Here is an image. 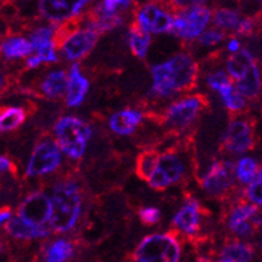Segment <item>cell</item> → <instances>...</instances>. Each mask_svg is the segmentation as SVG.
<instances>
[{"label":"cell","instance_id":"cell-9","mask_svg":"<svg viewBox=\"0 0 262 262\" xmlns=\"http://www.w3.org/2000/svg\"><path fill=\"white\" fill-rule=\"evenodd\" d=\"M186 171L185 162L177 154H159L156 170L148 178V185L156 190H163L182 180Z\"/></svg>","mask_w":262,"mask_h":262},{"label":"cell","instance_id":"cell-15","mask_svg":"<svg viewBox=\"0 0 262 262\" xmlns=\"http://www.w3.org/2000/svg\"><path fill=\"white\" fill-rule=\"evenodd\" d=\"M225 147L228 151L241 154L252 150L254 146V131L252 124L244 119L231 122L224 138Z\"/></svg>","mask_w":262,"mask_h":262},{"label":"cell","instance_id":"cell-4","mask_svg":"<svg viewBox=\"0 0 262 262\" xmlns=\"http://www.w3.org/2000/svg\"><path fill=\"white\" fill-rule=\"evenodd\" d=\"M228 73L235 80L237 91L245 98H257L261 93V76L254 58L248 50L241 49L228 59Z\"/></svg>","mask_w":262,"mask_h":262},{"label":"cell","instance_id":"cell-44","mask_svg":"<svg viewBox=\"0 0 262 262\" xmlns=\"http://www.w3.org/2000/svg\"><path fill=\"white\" fill-rule=\"evenodd\" d=\"M214 262H228V261H224V259H218V261H214Z\"/></svg>","mask_w":262,"mask_h":262},{"label":"cell","instance_id":"cell-17","mask_svg":"<svg viewBox=\"0 0 262 262\" xmlns=\"http://www.w3.org/2000/svg\"><path fill=\"white\" fill-rule=\"evenodd\" d=\"M87 2H69V0H41L39 2L40 14L52 21L69 20L71 17L78 16L80 11L86 7Z\"/></svg>","mask_w":262,"mask_h":262},{"label":"cell","instance_id":"cell-18","mask_svg":"<svg viewBox=\"0 0 262 262\" xmlns=\"http://www.w3.org/2000/svg\"><path fill=\"white\" fill-rule=\"evenodd\" d=\"M201 224V207L198 202L189 200L186 204L181 207L180 210L172 218V225L177 230L182 231L183 234L194 235L200 229Z\"/></svg>","mask_w":262,"mask_h":262},{"label":"cell","instance_id":"cell-10","mask_svg":"<svg viewBox=\"0 0 262 262\" xmlns=\"http://www.w3.org/2000/svg\"><path fill=\"white\" fill-rule=\"evenodd\" d=\"M51 214V201L47 194L41 191H35L27 195L19 206L17 217L27 224L45 228L46 222H49Z\"/></svg>","mask_w":262,"mask_h":262},{"label":"cell","instance_id":"cell-5","mask_svg":"<svg viewBox=\"0 0 262 262\" xmlns=\"http://www.w3.org/2000/svg\"><path fill=\"white\" fill-rule=\"evenodd\" d=\"M181 244L171 233L147 235L134 250L133 262H180Z\"/></svg>","mask_w":262,"mask_h":262},{"label":"cell","instance_id":"cell-43","mask_svg":"<svg viewBox=\"0 0 262 262\" xmlns=\"http://www.w3.org/2000/svg\"><path fill=\"white\" fill-rule=\"evenodd\" d=\"M195 262H207V261H205V259H196Z\"/></svg>","mask_w":262,"mask_h":262},{"label":"cell","instance_id":"cell-22","mask_svg":"<svg viewBox=\"0 0 262 262\" xmlns=\"http://www.w3.org/2000/svg\"><path fill=\"white\" fill-rule=\"evenodd\" d=\"M254 248L246 242L231 239L221 249V259L228 262H252Z\"/></svg>","mask_w":262,"mask_h":262},{"label":"cell","instance_id":"cell-35","mask_svg":"<svg viewBox=\"0 0 262 262\" xmlns=\"http://www.w3.org/2000/svg\"><path fill=\"white\" fill-rule=\"evenodd\" d=\"M225 38L224 32L218 28H210L207 31H204L200 35L201 45L204 46H215L218 43H221L222 39Z\"/></svg>","mask_w":262,"mask_h":262},{"label":"cell","instance_id":"cell-24","mask_svg":"<svg viewBox=\"0 0 262 262\" xmlns=\"http://www.w3.org/2000/svg\"><path fill=\"white\" fill-rule=\"evenodd\" d=\"M31 45L28 39L23 36H11L0 45V54L6 59H21L31 56Z\"/></svg>","mask_w":262,"mask_h":262},{"label":"cell","instance_id":"cell-19","mask_svg":"<svg viewBox=\"0 0 262 262\" xmlns=\"http://www.w3.org/2000/svg\"><path fill=\"white\" fill-rule=\"evenodd\" d=\"M67 76H69V84H67V91H66V102H67V106L78 107L82 104L86 98L90 83L86 76L82 75L78 63H74L71 66Z\"/></svg>","mask_w":262,"mask_h":262},{"label":"cell","instance_id":"cell-33","mask_svg":"<svg viewBox=\"0 0 262 262\" xmlns=\"http://www.w3.org/2000/svg\"><path fill=\"white\" fill-rule=\"evenodd\" d=\"M262 177L261 172L258 176L255 177V180L252 183H249V187L246 190V195H248L249 201L252 202L254 206H261L262 204V196H261V189H262Z\"/></svg>","mask_w":262,"mask_h":262},{"label":"cell","instance_id":"cell-29","mask_svg":"<svg viewBox=\"0 0 262 262\" xmlns=\"http://www.w3.org/2000/svg\"><path fill=\"white\" fill-rule=\"evenodd\" d=\"M218 94H220V97H221L222 102L228 110L237 113V111H242L245 108L246 99L238 93L237 89L233 86V83L224 87L222 90L218 91Z\"/></svg>","mask_w":262,"mask_h":262},{"label":"cell","instance_id":"cell-16","mask_svg":"<svg viewBox=\"0 0 262 262\" xmlns=\"http://www.w3.org/2000/svg\"><path fill=\"white\" fill-rule=\"evenodd\" d=\"M55 30L49 26L35 28L30 35V45L35 55L40 59L41 63H54L58 60V55L55 51Z\"/></svg>","mask_w":262,"mask_h":262},{"label":"cell","instance_id":"cell-34","mask_svg":"<svg viewBox=\"0 0 262 262\" xmlns=\"http://www.w3.org/2000/svg\"><path fill=\"white\" fill-rule=\"evenodd\" d=\"M207 84H209L214 91H217L218 93V91L222 90L224 87L231 84V80L225 71H215V73H211L210 75L207 76Z\"/></svg>","mask_w":262,"mask_h":262},{"label":"cell","instance_id":"cell-39","mask_svg":"<svg viewBox=\"0 0 262 262\" xmlns=\"http://www.w3.org/2000/svg\"><path fill=\"white\" fill-rule=\"evenodd\" d=\"M228 50L231 52V54H235L241 50V43L238 39H231L228 43Z\"/></svg>","mask_w":262,"mask_h":262},{"label":"cell","instance_id":"cell-11","mask_svg":"<svg viewBox=\"0 0 262 262\" xmlns=\"http://www.w3.org/2000/svg\"><path fill=\"white\" fill-rule=\"evenodd\" d=\"M135 25L148 35L171 32L172 15L157 4L148 3L137 11Z\"/></svg>","mask_w":262,"mask_h":262},{"label":"cell","instance_id":"cell-26","mask_svg":"<svg viewBox=\"0 0 262 262\" xmlns=\"http://www.w3.org/2000/svg\"><path fill=\"white\" fill-rule=\"evenodd\" d=\"M127 41L131 51L137 58L143 59L147 55V51L151 45V38L147 32L142 31L137 25L131 26L127 32Z\"/></svg>","mask_w":262,"mask_h":262},{"label":"cell","instance_id":"cell-1","mask_svg":"<svg viewBox=\"0 0 262 262\" xmlns=\"http://www.w3.org/2000/svg\"><path fill=\"white\" fill-rule=\"evenodd\" d=\"M152 93L167 98L193 89L198 76V64L187 54H177L151 69Z\"/></svg>","mask_w":262,"mask_h":262},{"label":"cell","instance_id":"cell-30","mask_svg":"<svg viewBox=\"0 0 262 262\" xmlns=\"http://www.w3.org/2000/svg\"><path fill=\"white\" fill-rule=\"evenodd\" d=\"M214 25L217 26L218 30H237L241 16L239 12L231 8H220L213 15Z\"/></svg>","mask_w":262,"mask_h":262},{"label":"cell","instance_id":"cell-2","mask_svg":"<svg viewBox=\"0 0 262 262\" xmlns=\"http://www.w3.org/2000/svg\"><path fill=\"white\" fill-rule=\"evenodd\" d=\"M50 229L56 233H67L75 228L82 211V195L74 182L59 183L52 190Z\"/></svg>","mask_w":262,"mask_h":262},{"label":"cell","instance_id":"cell-21","mask_svg":"<svg viewBox=\"0 0 262 262\" xmlns=\"http://www.w3.org/2000/svg\"><path fill=\"white\" fill-rule=\"evenodd\" d=\"M6 230L11 237L17 239H38V238L49 237L50 231L46 228H36L32 225L27 224L23 220L17 217H11L6 222Z\"/></svg>","mask_w":262,"mask_h":262},{"label":"cell","instance_id":"cell-41","mask_svg":"<svg viewBox=\"0 0 262 262\" xmlns=\"http://www.w3.org/2000/svg\"><path fill=\"white\" fill-rule=\"evenodd\" d=\"M11 217H12V215H11V211L8 210V209L0 210V228H2L3 225H6V222H7Z\"/></svg>","mask_w":262,"mask_h":262},{"label":"cell","instance_id":"cell-8","mask_svg":"<svg viewBox=\"0 0 262 262\" xmlns=\"http://www.w3.org/2000/svg\"><path fill=\"white\" fill-rule=\"evenodd\" d=\"M99 35V32L90 25L84 28L70 31L60 40V54L66 60H78L86 56L95 47Z\"/></svg>","mask_w":262,"mask_h":262},{"label":"cell","instance_id":"cell-32","mask_svg":"<svg viewBox=\"0 0 262 262\" xmlns=\"http://www.w3.org/2000/svg\"><path fill=\"white\" fill-rule=\"evenodd\" d=\"M131 6V2L126 0H106L98 6V10L100 12L107 15H122V11L127 10Z\"/></svg>","mask_w":262,"mask_h":262},{"label":"cell","instance_id":"cell-38","mask_svg":"<svg viewBox=\"0 0 262 262\" xmlns=\"http://www.w3.org/2000/svg\"><path fill=\"white\" fill-rule=\"evenodd\" d=\"M0 171H14V163L7 157L0 156Z\"/></svg>","mask_w":262,"mask_h":262},{"label":"cell","instance_id":"cell-13","mask_svg":"<svg viewBox=\"0 0 262 262\" xmlns=\"http://www.w3.org/2000/svg\"><path fill=\"white\" fill-rule=\"evenodd\" d=\"M204 100L201 97H187L174 102L166 110V121L174 127H186L198 117Z\"/></svg>","mask_w":262,"mask_h":262},{"label":"cell","instance_id":"cell-20","mask_svg":"<svg viewBox=\"0 0 262 262\" xmlns=\"http://www.w3.org/2000/svg\"><path fill=\"white\" fill-rule=\"evenodd\" d=\"M142 122V113L133 108L118 111L110 118V128L118 135H130Z\"/></svg>","mask_w":262,"mask_h":262},{"label":"cell","instance_id":"cell-12","mask_svg":"<svg viewBox=\"0 0 262 262\" xmlns=\"http://www.w3.org/2000/svg\"><path fill=\"white\" fill-rule=\"evenodd\" d=\"M261 225L258 207L254 205L242 204L230 211L228 226L238 237H249L254 231L255 226Z\"/></svg>","mask_w":262,"mask_h":262},{"label":"cell","instance_id":"cell-37","mask_svg":"<svg viewBox=\"0 0 262 262\" xmlns=\"http://www.w3.org/2000/svg\"><path fill=\"white\" fill-rule=\"evenodd\" d=\"M254 27H255L254 20L250 19V17H245V19H241V20H239V25H238L235 31L241 35H249V34H252Z\"/></svg>","mask_w":262,"mask_h":262},{"label":"cell","instance_id":"cell-7","mask_svg":"<svg viewBox=\"0 0 262 262\" xmlns=\"http://www.w3.org/2000/svg\"><path fill=\"white\" fill-rule=\"evenodd\" d=\"M62 162V151L51 139H43L35 146L26 174L28 177H41L55 171Z\"/></svg>","mask_w":262,"mask_h":262},{"label":"cell","instance_id":"cell-42","mask_svg":"<svg viewBox=\"0 0 262 262\" xmlns=\"http://www.w3.org/2000/svg\"><path fill=\"white\" fill-rule=\"evenodd\" d=\"M4 90H6V78L3 74H0V95L4 93Z\"/></svg>","mask_w":262,"mask_h":262},{"label":"cell","instance_id":"cell-27","mask_svg":"<svg viewBox=\"0 0 262 262\" xmlns=\"http://www.w3.org/2000/svg\"><path fill=\"white\" fill-rule=\"evenodd\" d=\"M26 117V110L21 107H0V131L8 133L16 130L25 123Z\"/></svg>","mask_w":262,"mask_h":262},{"label":"cell","instance_id":"cell-28","mask_svg":"<svg viewBox=\"0 0 262 262\" xmlns=\"http://www.w3.org/2000/svg\"><path fill=\"white\" fill-rule=\"evenodd\" d=\"M259 172H261V169H259L258 162L250 157H244L239 159L234 167V174L237 180L245 185L252 183Z\"/></svg>","mask_w":262,"mask_h":262},{"label":"cell","instance_id":"cell-23","mask_svg":"<svg viewBox=\"0 0 262 262\" xmlns=\"http://www.w3.org/2000/svg\"><path fill=\"white\" fill-rule=\"evenodd\" d=\"M69 76L63 70L51 71L43 78L40 84L41 93L49 98H59L67 91Z\"/></svg>","mask_w":262,"mask_h":262},{"label":"cell","instance_id":"cell-25","mask_svg":"<svg viewBox=\"0 0 262 262\" xmlns=\"http://www.w3.org/2000/svg\"><path fill=\"white\" fill-rule=\"evenodd\" d=\"M75 248L69 239L60 238L51 242L45 250V262H67L74 255Z\"/></svg>","mask_w":262,"mask_h":262},{"label":"cell","instance_id":"cell-3","mask_svg":"<svg viewBox=\"0 0 262 262\" xmlns=\"http://www.w3.org/2000/svg\"><path fill=\"white\" fill-rule=\"evenodd\" d=\"M54 134L59 150L71 159H80L84 152L89 141L91 139L93 130L90 124L78 117H63L54 126Z\"/></svg>","mask_w":262,"mask_h":262},{"label":"cell","instance_id":"cell-14","mask_svg":"<svg viewBox=\"0 0 262 262\" xmlns=\"http://www.w3.org/2000/svg\"><path fill=\"white\" fill-rule=\"evenodd\" d=\"M234 167L228 162H214L202 180V187L210 195L225 194L233 185Z\"/></svg>","mask_w":262,"mask_h":262},{"label":"cell","instance_id":"cell-36","mask_svg":"<svg viewBox=\"0 0 262 262\" xmlns=\"http://www.w3.org/2000/svg\"><path fill=\"white\" fill-rule=\"evenodd\" d=\"M139 218L145 225H156L161 221V210L154 206L143 207L139 210Z\"/></svg>","mask_w":262,"mask_h":262},{"label":"cell","instance_id":"cell-6","mask_svg":"<svg viewBox=\"0 0 262 262\" xmlns=\"http://www.w3.org/2000/svg\"><path fill=\"white\" fill-rule=\"evenodd\" d=\"M211 19V11L202 4H193L172 17L171 32L178 38L191 40L200 38Z\"/></svg>","mask_w":262,"mask_h":262},{"label":"cell","instance_id":"cell-31","mask_svg":"<svg viewBox=\"0 0 262 262\" xmlns=\"http://www.w3.org/2000/svg\"><path fill=\"white\" fill-rule=\"evenodd\" d=\"M159 154L156 151H145L137 159V174L142 180L148 181L151 174L156 170Z\"/></svg>","mask_w":262,"mask_h":262},{"label":"cell","instance_id":"cell-40","mask_svg":"<svg viewBox=\"0 0 262 262\" xmlns=\"http://www.w3.org/2000/svg\"><path fill=\"white\" fill-rule=\"evenodd\" d=\"M40 64H41L40 59H39L36 55H31L30 58H27V67H28V69H36V67H39Z\"/></svg>","mask_w":262,"mask_h":262}]
</instances>
